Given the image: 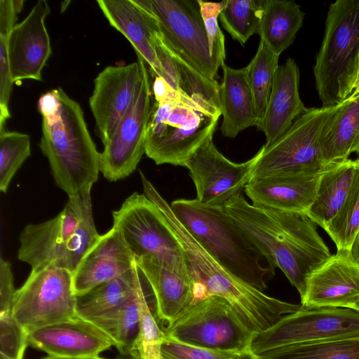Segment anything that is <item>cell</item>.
<instances>
[{"label":"cell","instance_id":"obj_1","mask_svg":"<svg viewBox=\"0 0 359 359\" xmlns=\"http://www.w3.org/2000/svg\"><path fill=\"white\" fill-rule=\"evenodd\" d=\"M224 210L268 263L284 273L302 299L309 275L332 256L316 224L305 213L255 206L242 194Z\"/></svg>","mask_w":359,"mask_h":359},{"label":"cell","instance_id":"obj_2","mask_svg":"<svg viewBox=\"0 0 359 359\" xmlns=\"http://www.w3.org/2000/svg\"><path fill=\"white\" fill-rule=\"evenodd\" d=\"M141 177L144 194L163 213L182 248L187 269L194 283V304L210 296L222 297L234 308L245 323L257 332L268 330L283 316L300 309L301 304L270 297L225 269L184 229L175 216L170 205L144 174Z\"/></svg>","mask_w":359,"mask_h":359},{"label":"cell","instance_id":"obj_3","mask_svg":"<svg viewBox=\"0 0 359 359\" xmlns=\"http://www.w3.org/2000/svg\"><path fill=\"white\" fill-rule=\"evenodd\" d=\"M154 79L145 154L157 165L184 167L203 144L212 140L221 111L204 100L177 92L160 76Z\"/></svg>","mask_w":359,"mask_h":359},{"label":"cell","instance_id":"obj_4","mask_svg":"<svg viewBox=\"0 0 359 359\" xmlns=\"http://www.w3.org/2000/svg\"><path fill=\"white\" fill-rule=\"evenodd\" d=\"M170 208L194 240L232 275L263 292L273 268L224 208L207 206L196 199H178Z\"/></svg>","mask_w":359,"mask_h":359},{"label":"cell","instance_id":"obj_5","mask_svg":"<svg viewBox=\"0 0 359 359\" xmlns=\"http://www.w3.org/2000/svg\"><path fill=\"white\" fill-rule=\"evenodd\" d=\"M57 114L42 119L39 147L57 186L68 197L92 188L100 172V153L88 131L80 104L61 88Z\"/></svg>","mask_w":359,"mask_h":359},{"label":"cell","instance_id":"obj_6","mask_svg":"<svg viewBox=\"0 0 359 359\" xmlns=\"http://www.w3.org/2000/svg\"><path fill=\"white\" fill-rule=\"evenodd\" d=\"M325 28L313 74L322 106L331 107L345 100L357 86L359 0L331 4Z\"/></svg>","mask_w":359,"mask_h":359},{"label":"cell","instance_id":"obj_7","mask_svg":"<svg viewBox=\"0 0 359 359\" xmlns=\"http://www.w3.org/2000/svg\"><path fill=\"white\" fill-rule=\"evenodd\" d=\"M340 104L308 108L275 142L268 147L263 145L251 179L322 172L326 167L321 155V140Z\"/></svg>","mask_w":359,"mask_h":359},{"label":"cell","instance_id":"obj_8","mask_svg":"<svg viewBox=\"0 0 359 359\" xmlns=\"http://www.w3.org/2000/svg\"><path fill=\"white\" fill-rule=\"evenodd\" d=\"M113 226L135 260L149 257L187 269L182 248L159 208L145 194H132L112 212Z\"/></svg>","mask_w":359,"mask_h":359},{"label":"cell","instance_id":"obj_9","mask_svg":"<svg viewBox=\"0 0 359 359\" xmlns=\"http://www.w3.org/2000/svg\"><path fill=\"white\" fill-rule=\"evenodd\" d=\"M164 332L166 337L184 344L235 352L250 350L257 332L227 301L217 296L191 305Z\"/></svg>","mask_w":359,"mask_h":359},{"label":"cell","instance_id":"obj_10","mask_svg":"<svg viewBox=\"0 0 359 359\" xmlns=\"http://www.w3.org/2000/svg\"><path fill=\"white\" fill-rule=\"evenodd\" d=\"M359 337V310L347 307H301L283 316L268 330L256 332L251 351L259 355L301 343Z\"/></svg>","mask_w":359,"mask_h":359},{"label":"cell","instance_id":"obj_11","mask_svg":"<svg viewBox=\"0 0 359 359\" xmlns=\"http://www.w3.org/2000/svg\"><path fill=\"white\" fill-rule=\"evenodd\" d=\"M12 314L27 333L75 317L73 273L53 266L32 270L16 290Z\"/></svg>","mask_w":359,"mask_h":359},{"label":"cell","instance_id":"obj_12","mask_svg":"<svg viewBox=\"0 0 359 359\" xmlns=\"http://www.w3.org/2000/svg\"><path fill=\"white\" fill-rule=\"evenodd\" d=\"M156 19L162 40L212 80L222 64L212 57L198 0H139Z\"/></svg>","mask_w":359,"mask_h":359},{"label":"cell","instance_id":"obj_13","mask_svg":"<svg viewBox=\"0 0 359 359\" xmlns=\"http://www.w3.org/2000/svg\"><path fill=\"white\" fill-rule=\"evenodd\" d=\"M142 78L135 99L100 153V172L109 182L128 177L145 154V141L154 97L149 69L137 57Z\"/></svg>","mask_w":359,"mask_h":359},{"label":"cell","instance_id":"obj_14","mask_svg":"<svg viewBox=\"0 0 359 359\" xmlns=\"http://www.w3.org/2000/svg\"><path fill=\"white\" fill-rule=\"evenodd\" d=\"M69 197L63 210L54 218L39 224H29L19 236L18 258L32 271L50 266L68 270L71 238L80 221L86 195Z\"/></svg>","mask_w":359,"mask_h":359},{"label":"cell","instance_id":"obj_15","mask_svg":"<svg viewBox=\"0 0 359 359\" xmlns=\"http://www.w3.org/2000/svg\"><path fill=\"white\" fill-rule=\"evenodd\" d=\"M262 151V147L250 160L238 163L223 156L212 140L203 144L184 166L195 185L196 199L207 206L224 208L232 198L241 194Z\"/></svg>","mask_w":359,"mask_h":359},{"label":"cell","instance_id":"obj_16","mask_svg":"<svg viewBox=\"0 0 359 359\" xmlns=\"http://www.w3.org/2000/svg\"><path fill=\"white\" fill-rule=\"evenodd\" d=\"M142 78L140 62L108 66L94 79L89 98L95 133L102 144L111 137L132 104Z\"/></svg>","mask_w":359,"mask_h":359},{"label":"cell","instance_id":"obj_17","mask_svg":"<svg viewBox=\"0 0 359 359\" xmlns=\"http://www.w3.org/2000/svg\"><path fill=\"white\" fill-rule=\"evenodd\" d=\"M50 13L45 0L38 1L27 17L11 31L8 53L13 83L23 80L41 81L42 69L51 55L45 20Z\"/></svg>","mask_w":359,"mask_h":359},{"label":"cell","instance_id":"obj_18","mask_svg":"<svg viewBox=\"0 0 359 359\" xmlns=\"http://www.w3.org/2000/svg\"><path fill=\"white\" fill-rule=\"evenodd\" d=\"M359 297V264L349 250H337L308 277L304 308H352Z\"/></svg>","mask_w":359,"mask_h":359},{"label":"cell","instance_id":"obj_19","mask_svg":"<svg viewBox=\"0 0 359 359\" xmlns=\"http://www.w3.org/2000/svg\"><path fill=\"white\" fill-rule=\"evenodd\" d=\"M27 339L32 347L60 358L97 356L113 346L96 325L77 316L32 331Z\"/></svg>","mask_w":359,"mask_h":359},{"label":"cell","instance_id":"obj_20","mask_svg":"<svg viewBox=\"0 0 359 359\" xmlns=\"http://www.w3.org/2000/svg\"><path fill=\"white\" fill-rule=\"evenodd\" d=\"M320 174H280L253 178L244 191L255 206L306 214L314 201Z\"/></svg>","mask_w":359,"mask_h":359},{"label":"cell","instance_id":"obj_21","mask_svg":"<svg viewBox=\"0 0 359 359\" xmlns=\"http://www.w3.org/2000/svg\"><path fill=\"white\" fill-rule=\"evenodd\" d=\"M97 4L109 25L126 36L137 57L149 66L151 76L161 77L154 48L159 29L151 13L139 0H97Z\"/></svg>","mask_w":359,"mask_h":359},{"label":"cell","instance_id":"obj_22","mask_svg":"<svg viewBox=\"0 0 359 359\" xmlns=\"http://www.w3.org/2000/svg\"><path fill=\"white\" fill-rule=\"evenodd\" d=\"M136 263L120 233L112 227L101 235L73 273L76 296L117 278Z\"/></svg>","mask_w":359,"mask_h":359},{"label":"cell","instance_id":"obj_23","mask_svg":"<svg viewBox=\"0 0 359 359\" xmlns=\"http://www.w3.org/2000/svg\"><path fill=\"white\" fill-rule=\"evenodd\" d=\"M299 69L291 57L278 67L262 118L256 126L266 137L265 147L275 142L304 114L306 108L299 93Z\"/></svg>","mask_w":359,"mask_h":359},{"label":"cell","instance_id":"obj_24","mask_svg":"<svg viewBox=\"0 0 359 359\" xmlns=\"http://www.w3.org/2000/svg\"><path fill=\"white\" fill-rule=\"evenodd\" d=\"M135 261L154 292L158 318L172 324L194 302V283L188 269H174L149 257Z\"/></svg>","mask_w":359,"mask_h":359},{"label":"cell","instance_id":"obj_25","mask_svg":"<svg viewBox=\"0 0 359 359\" xmlns=\"http://www.w3.org/2000/svg\"><path fill=\"white\" fill-rule=\"evenodd\" d=\"M220 111L223 117L221 132L224 137H236L243 130L256 126L257 118L252 93L248 81V67L233 69L222 65Z\"/></svg>","mask_w":359,"mask_h":359},{"label":"cell","instance_id":"obj_26","mask_svg":"<svg viewBox=\"0 0 359 359\" xmlns=\"http://www.w3.org/2000/svg\"><path fill=\"white\" fill-rule=\"evenodd\" d=\"M163 78L177 92L204 100L220 109L217 80H212L194 69L161 39L160 32L154 42Z\"/></svg>","mask_w":359,"mask_h":359},{"label":"cell","instance_id":"obj_27","mask_svg":"<svg viewBox=\"0 0 359 359\" xmlns=\"http://www.w3.org/2000/svg\"><path fill=\"white\" fill-rule=\"evenodd\" d=\"M355 168V161L348 158L329 164L321 172L314 201L306 215L324 230L343 205Z\"/></svg>","mask_w":359,"mask_h":359},{"label":"cell","instance_id":"obj_28","mask_svg":"<svg viewBox=\"0 0 359 359\" xmlns=\"http://www.w3.org/2000/svg\"><path fill=\"white\" fill-rule=\"evenodd\" d=\"M321 155L329 164L359 156V93L344 100L326 129L320 143Z\"/></svg>","mask_w":359,"mask_h":359},{"label":"cell","instance_id":"obj_29","mask_svg":"<svg viewBox=\"0 0 359 359\" xmlns=\"http://www.w3.org/2000/svg\"><path fill=\"white\" fill-rule=\"evenodd\" d=\"M304 13L292 0H264L259 35L276 55L288 48L301 29Z\"/></svg>","mask_w":359,"mask_h":359},{"label":"cell","instance_id":"obj_30","mask_svg":"<svg viewBox=\"0 0 359 359\" xmlns=\"http://www.w3.org/2000/svg\"><path fill=\"white\" fill-rule=\"evenodd\" d=\"M142 276L135 263L121 276L76 296V316L90 320L119 306L135 292Z\"/></svg>","mask_w":359,"mask_h":359},{"label":"cell","instance_id":"obj_31","mask_svg":"<svg viewBox=\"0 0 359 359\" xmlns=\"http://www.w3.org/2000/svg\"><path fill=\"white\" fill-rule=\"evenodd\" d=\"M138 287L135 292L119 306L90 320L110 339L113 346L121 354H130L139 332Z\"/></svg>","mask_w":359,"mask_h":359},{"label":"cell","instance_id":"obj_32","mask_svg":"<svg viewBox=\"0 0 359 359\" xmlns=\"http://www.w3.org/2000/svg\"><path fill=\"white\" fill-rule=\"evenodd\" d=\"M140 304V327L130 355L133 359H163L162 346L165 338L164 329L160 327L156 307H151L154 299L152 289L142 272L137 290Z\"/></svg>","mask_w":359,"mask_h":359},{"label":"cell","instance_id":"obj_33","mask_svg":"<svg viewBox=\"0 0 359 359\" xmlns=\"http://www.w3.org/2000/svg\"><path fill=\"white\" fill-rule=\"evenodd\" d=\"M258 356L259 359H359V337L294 344Z\"/></svg>","mask_w":359,"mask_h":359},{"label":"cell","instance_id":"obj_34","mask_svg":"<svg viewBox=\"0 0 359 359\" xmlns=\"http://www.w3.org/2000/svg\"><path fill=\"white\" fill-rule=\"evenodd\" d=\"M279 57L260 40L255 56L247 65L257 123L265 113L276 72L279 67Z\"/></svg>","mask_w":359,"mask_h":359},{"label":"cell","instance_id":"obj_35","mask_svg":"<svg viewBox=\"0 0 359 359\" xmlns=\"http://www.w3.org/2000/svg\"><path fill=\"white\" fill-rule=\"evenodd\" d=\"M264 0H225L219 20L233 40L245 46L259 34Z\"/></svg>","mask_w":359,"mask_h":359},{"label":"cell","instance_id":"obj_36","mask_svg":"<svg viewBox=\"0 0 359 359\" xmlns=\"http://www.w3.org/2000/svg\"><path fill=\"white\" fill-rule=\"evenodd\" d=\"M355 161V168L348 194L341 209L325 229L337 250L351 251L359 231V157Z\"/></svg>","mask_w":359,"mask_h":359},{"label":"cell","instance_id":"obj_37","mask_svg":"<svg viewBox=\"0 0 359 359\" xmlns=\"http://www.w3.org/2000/svg\"><path fill=\"white\" fill-rule=\"evenodd\" d=\"M13 0L0 1V130H4L5 123L11 118L9 101L13 81L8 53V36L16 25L17 15Z\"/></svg>","mask_w":359,"mask_h":359},{"label":"cell","instance_id":"obj_38","mask_svg":"<svg viewBox=\"0 0 359 359\" xmlns=\"http://www.w3.org/2000/svg\"><path fill=\"white\" fill-rule=\"evenodd\" d=\"M29 135L0 130V191L7 192L15 174L30 156Z\"/></svg>","mask_w":359,"mask_h":359},{"label":"cell","instance_id":"obj_39","mask_svg":"<svg viewBox=\"0 0 359 359\" xmlns=\"http://www.w3.org/2000/svg\"><path fill=\"white\" fill-rule=\"evenodd\" d=\"M27 334L12 313L0 314V359H23Z\"/></svg>","mask_w":359,"mask_h":359},{"label":"cell","instance_id":"obj_40","mask_svg":"<svg viewBox=\"0 0 359 359\" xmlns=\"http://www.w3.org/2000/svg\"><path fill=\"white\" fill-rule=\"evenodd\" d=\"M243 353L193 346L166 336L162 346L163 357L168 359H241Z\"/></svg>","mask_w":359,"mask_h":359},{"label":"cell","instance_id":"obj_41","mask_svg":"<svg viewBox=\"0 0 359 359\" xmlns=\"http://www.w3.org/2000/svg\"><path fill=\"white\" fill-rule=\"evenodd\" d=\"M198 1L208 34L211 54L222 65L226 57L224 36L219 28L217 20L224 6L225 0L220 2Z\"/></svg>","mask_w":359,"mask_h":359},{"label":"cell","instance_id":"obj_42","mask_svg":"<svg viewBox=\"0 0 359 359\" xmlns=\"http://www.w3.org/2000/svg\"><path fill=\"white\" fill-rule=\"evenodd\" d=\"M16 290L10 262L0 258V314L12 313L13 302Z\"/></svg>","mask_w":359,"mask_h":359},{"label":"cell","instance_id":"obj_43","mask_svg":"<svg viewBox=\"0 0 359 359\" xmlns=\"http://www.w3.org/2000/svg\"><path fill=\"white\" fill-rule=\"evenodd\" d=\"M60 100L56 89L43 94L38 101V109L43 119H50L58 112Z\"/></svg>","mask_w":359,"mask_h":359},{"label":"cell","instance_id":"obj_44","mask_svg":"<svg viewBox=\"0 0 359 359\" xmlns=\"http://www.w3.org/2000/svg\"><path fill=\"white\" fill-rule=\"evenodd\" d=\"M351 254L354 260L359 264V231L351 246Z\"/></svg>","mask_w":359,"mask_h":359},{"label":"cell","instance_id":"obj_45","mask_svg":"<svg viewBox=\"0 0 359 359\" xmlns=\"http://www.w3.org/2000/svg\"><path fill=\"white\" fill-rule=\"evenodd\" d=\"M41 359H105L104 358H101L99 355L97 356H89V357H79V358H60V357H54L48 355L45 358Z\"/></svg>","mask_w":359,"mask_h":359},{"label":"cell","instance_id":"obj_46","mask_svg":"<svg viewBox=\"0 0 359 359\" xmlns=\"http://www.w3.org/2000/svg\"><path fill=\"white\" fill-rule=\"evenodd\" d=\"M163 359H168L167 358L163 357ZM241 359H259V356L254 354L251 350H248L242 354Z\"/></svg>","mask_w":359,"mask_h":359},{"label":"cell","instance_id":"obj_47","mask_svg":"<svg viewBox=\"0 0 359 359\" xmlns=\"http://www.w3.org/2000/svg\"><path fill=\"white\" fill-rule=\"evenodd\" d=\"M352 308L359 310V297Z\"/></svg>","mask_w":359,"mask_h":359},{"label":"cell","instance_id":"obj_48","mask_svg":"<svg viewBox=\"0 0 359 359\" xmlns=\"http://www.w3.org/2000/svg\"><path fill=\"white\" fill-rule=\"evenodd\" d=\"M358 84H359V51H358V79H357V86H356V88L358 87Z\"/></svg>","mask_w":359,"mask_h":359},{"label":"cell","instance_id":"obj_49","mask_svg":"<svg viewBox=\"0 0 359 359\" xmlns=\"http://www.w3.org/2000/svg\"><path fill=\"white\" fill-rule=\"evenodd\" d=\"M358 93H359V84H358V87L355 89V90L352 93V94L357 95Z\"/></svg>","mask_w":359,"mask_h":359}]
</instances>
